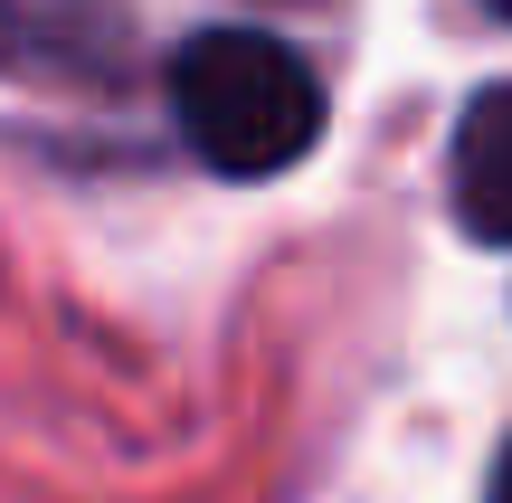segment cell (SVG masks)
<instances>
[{
	"instance_id": "cell-1",
	"label": "cell",
	"mask_w": 512,
	"mask_h": 503,
	"mask_svg": "<svg viewBox=\"0 0 512 503\" xmlns=\"http://www.w3.org/2000/svg\"><path fill=\"white\" fill-rule=\"evenodd\" d=\"M171 124L228 181H275L323 143V76L275 29H190L171 48Z\"/></svg>"
},
{
	"instance_id": "cell-2",
	"label": "cell",
	"mask_w": 512,
	"mask_h": 503,
	"mask_svg": "<svg viewBox=\"0 0 512 503\" xmlns=\"http://www.w3.org/2000/svg\"><path fill=\"white\" fill-rule=\"evenodd\" d=\"M124 10L114 0H0V67L29 76H114Z\"/></svg>"
},
{
	"instance_id": "cell-3",
	"label": "cell",
	"mask_w": 512,
	"mask_h": 503,
	"mask_svg": "<svg viewBox=\"0 0 512 503\" xmlns=\"http://www.w3.org/2000/svg\"><path fill=\"white\" fill-rule=\"evenodd\" d=\"M446 190H456V228L484 247H512V86H484L456 114V152H446Z\"/></svg>"
},
{
	"instance_id": "cell-4",
	"label": "cell",
	"mask_w": 512,
	"mask_h": 503,
	"mask_svg": "<svg viewBox=\"0 0 512 503\" xmlns=\"http://www.w3.org/2000/svg\"><path fill=\"white\" fill-rule=\"evenodd\" d=\"M494 503H512V437H503V456H494Z\"/></svg>"
},
{
	"instance_id": "cell-5",
	"label": "cell",
	"mask_w": 512,
	"mask_h": 503,
	"mask_svg": "<svg viewBox=\"0 0 512 503\" xmlns=\"http://www.w3.org/2000/svg\"><path fill=\"white\" fill-rule=\"evenodd\" d=\"M484 10H494V19H512V0H484Z\"/></svg>"
}]
</instances>
